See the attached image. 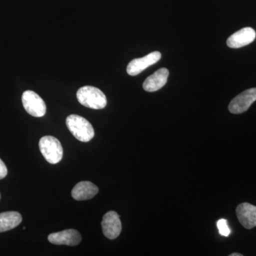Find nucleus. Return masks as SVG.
<instances>
[{"instance_id": "obj_1", "label": "nucleus", "mask_w": 256, "mask_h": 256, "mask_svg": "<svg viewBox=\"0 0 256 256\" xmlns=\"http://www.w3.org/2000/svg\"><path fill=\"white\" fill-rule=\"evenodd\" d=\"M77 99L82 106L94 110H100L107 106V98L100 89L86 86L78 89Z\"/></svg>"}, {"instance_id": "obj_2", "label": "nucleus", "mask_w": 256, "mask_h": 256, "mask_svg": "<svg viewBox=\"0 0 256 256\" xmlns=\"http://www.w3.org/2000/svg\"><path fill=\"white\" fill-rule=\"evenodd\" d=\"M66 126L74 137L82 142H89L95 136L92 124L82 116L77 114H70L66 118Z\"/></svg>"}, {"instance_id": "obj_3", "label": "nucleus", "mask_w": 256, "mask_h": 256, "mask_svg": "<svg viewBox=\"0 0 256 256\" xmlns=\"http://www.w3.org/2000/svg\"><path fill=\"white\" fill-rule=\"evenodd\" d=\"M40 151L50 164H57L63 158V148L60 141L53 136H44L38 143Z\"/></svg>"}, {"instance_id": "obj_4", "label": "nucleus", "mask_w": 256, "mask_h": 256, "mask_svg": "<svg viewBox=\"0 0 256 256\" xmlns=\"http://www.w3.org/2000/svg\"><path fill=\"white\" fill-rule=\"evenodd\" d=\"M22 100L25 110L32 116L41 118L46 114V104L36 92L26 90L23 92Z\"/></svg>"}, {"instance_id": "obj_5", "label": "nucleus", "mask_w": 256, "mask_h": 256, "mask_svg": "<svg viewBox=\"0 0 256 256\" xmlns=\"http://www.w3.org/2000/svg\"><path fill=\"white\" fill-rule=\"evenodd\" d=\"M256 100V88L248 89L234 98L228 106V110L233 114L246 112Z\"/></svg>"}, {"instance_id": "obj_6", "label": "nucleus", "mask_w": 256, "mask_h": 256, "mask_svg": "<svg viewBox=\"0 0 256 256\" xmlns=\"http://www.w3.org/2000/svg\"><path fill=\"white\" fill-rule=\"evenodd\" d=\"M101 226L104 236L111 240L118 238L122 230V224L119 215L112 210L104 216Z\"/></svg>"}, {"instance_id": "obj_7", "label": "nucleus", "mask_w": 256, "mask_h": 256, "mask_svg": "<svg viewBox=\"0 0 256 256\" xmlns=\"http://www.w3.org/2000/svg\"><path fill=\"white\" fill-rule=\"evenodd\" d=\"M161 54L159 52H152L142 58H134L128 64L127 73L132 76H137L142 73L144 69L159 62Z\"/></svg>"}, {"instance_id": "obj_8", "label": "nucleus", "mask_w": 256, "mask_h": 256, "mask_svg": "<svg viewBox=\"0 0 256 256\" xmlns=\"http://www.w3.org/2000/svg\"><path fill=\"white\" fill-rule=\"evenodd\" d=\"M48 242L55 245H66L74 246L82 242V236L75 229H68L56 233L50 234L48 236Z\"/></svg>"}, {"instance_id": "obj_9", "label": "nucleus", "mask_w": 256, "mask_h": 256, "mask_svg": "<svg viewBox=\"0 0 256 256\" xmlns=\"http://www.w3.org/2000/svg\"><path fill=\"white\" fill-rule=\"evenodd\" d=\"M256 33L254 28H246L236 32L227 40V45L232 48H242L255 40Z\"/></svg>"}, {"instance_id": "obj_10", "label": "nucleus", "mask_w": 256, "mask_h": 256, "mask_svg": "<svg viewBox=\"0 0 256 256\" xmlns=\"http://www.w3.org/2000/svg\"><path fill=\"white\" fill-rule=\"evenodd\" d=\"M236 215L239 222L246 229L256 226V206L249 203H242L236 208Z\"/></svg>"}, {"instance_id": "obj_11", "label": "nucleus", "mask_w": 256, "mask_h": 256, "mask_svg": "<svg viewBox=\"0 0 256 256\" xmlns=\"http://www.w3.org/2000/svg\"><path fill=\"white\" fill-rule=\"evenodd\" d=\"M169 70L166 68H160L156 73L148 77L143 82V88L148 92H154L164 86L168 82Z\"/></svg>"}, {"instance_id": "obj_12", "label": "nucleus", "mask_w": 256, "mask_h": 256, "mask_svg": "<svg viewBox=\"0 0 256 256\" xmlns=\"http://www.w3.org/2000/svg\"><path fill=\"white\" fill-rule=\"evenodd\" d=\"M98 193V188L94 183L82 181L77 184L72 190V196L77 201H84L94 198Z\"/></svg>"}, {"instance_id": "obj_13", "label": "nucleus", "mask_w": 256, "mask_h": 256, "mask_svg": "<svg viewBox=\"0 0 256 256\" xmlns=\"http://www.w3.org/2000/svg\"><path fill=\"white\" fill-rule=\"evenodd\" d=\"M22 220L21 214L16 212L0 214V233L16 228Z\"/></svg>"}, {"instance_id": "obj_14", "label": "nucleus", "mask_w": 256, "mask_h": 256, "mask_svg": "<svg viewBox=\"0 0 256 256\" xmlns=\"http://www.w3.org/2000/svg\"><path fill=\"white\" fill-rule=\"evenodd\" d=\"M217 227H218V232L220 235L223 236L227 237L230 235V229L229 228L228 222L224 218H220L217 222Z\"/></svg>"}, {"instance_id": "obj_15", "label": "nucleus", "mask_w": 256, "mask_h": 256, "mask_svg": "<svg viewBox=\"0 0 256 256\" xmlns=\"http://www.w3.org/2000/svg\"><path fill=\"white\" fill-rule=\"evenodd\" d=\"M8 175V168L4 162L0 159V180H2Z\"/></svg>"}, {"instance_id": "obj_16", "label": "nucleus", "mask_w": 256, "mask_h": 256, "mask_svg": "<svg viewBox=\"0 0 256 256\" xmlns=\"http://www.w3.org/2000/svg\"><path fill=\"white\" fill-rule=\"evenodd\" d=\"M230 256H242V254H238V252H234V254H230Z\"/></svg>"}, {"instance_id": "obj_17", "label": "nucleus", "mask_w": 256, "mask_h": 256, "mask_svg": "<svg viewBox=\"0 0 256 256\" xmlns=\"http://www.w3.org/2000/svg\"><path fill=\"white\" fill-rule=\"evenodd\" d=\"M0 198H1V194H0Z\"/></svg>"}]
</instances>
